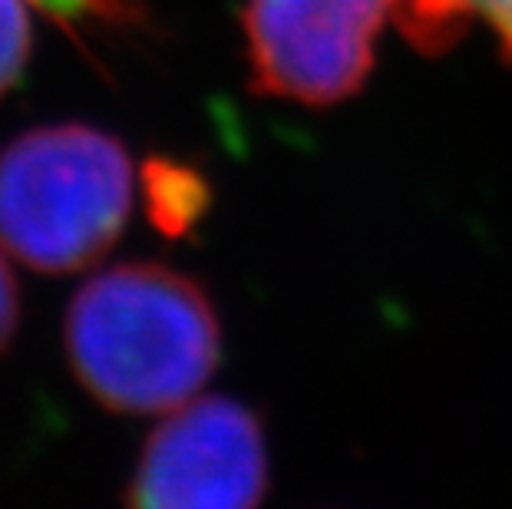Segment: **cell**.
Segmentation results:
<instances>
[{
	"label": "cell",
	"instance_id": "6",
	"mask_svg": "<svg viewBox=\"0 0 512 509\" xmlns=\"http://www.w3.org/2000/svg\"><path fill=\"white\" fill-rule=\"evenodd\" d=\"M143 182L149 219L166 235H185L209 209V186H205L202 172L182 166V162H146Z\"/></svg>",
	"mask_w": 512,
	"mask_h": 509
},
{
	"label": "cell",
	"instance_id": "1",
	"mask_svg": "<svg viewBox=\"0 0 512 509\" xmlns=\"http://www.w3.org/2000/svg\"><path fill=\"white\" fill-rule=\"evenodd\" d=\"M67 354L76 381L103 407L172 414L219 367V314L189 275L156 262L116 265L76 291Z\"/></svg>",
	"mask_w": 512,
	"mask_h": 509
},
{
	"label": "cell",
	"instance_id": "4",
	"mask_svg": "<svg viewBox=\"0 0 512 509\" xmlns=\"http://www.w3.org/2000/svg\"><path fill=\"white\" fill-rule=\"evenodd\" d=\"M387 14L390 0H248L242 24L255 90L304 106L354 96Z\"/></svg>",
	"mask_w": 512,
	"mask_h": 509
},
{
	"label": "cell",
	"instance_id": "3",
	"mask_svg": "<svg viewBox=\"0 0 512 509\" xmlns=\"http://www.w3.org/2000/svg\"><path fill=\"white\" fill-rule=\"evenodd\" d=\"M271 483L265 427L238 400L209 397L172 410L146 440L126 503L139 509H252Z\"/></svg>",
	"mask_w": 512,
	"mask_h": 509
},
{
	"label": "cell",
	"instance_id": "5",
	"mask_svg": "<svg viewBox=\"0 0 512 509\" xmlns=\"http://www.w3.org/2000/svg\"><path fill=\"white\" fill-rule=\"evenodd\" d=\"M390 17L410 47L427 57L453 50L473 20H486L512 63V0H390Z\"/></svg>",
	"mask_w": 512,
	"mask_h": 509
},
{
	"label": "cell",
	"instance_id": "2",
	"mask_svg": "<svg viewBox=\"0 0 512 509\" xmlns=\"http://www.w3.org/2000/svg\"><path fill=\"white\" fill-rule=\"evenodd\" d=\"M133 162L110 133L40 126L0 153V245L34 272H80L126 229Z\"/></svg>",
	"mask_w": 512,
	"mask_h": 509
},
{
	"label": "cell",
	"instance_id": "8",
	"mask_svg": "<svg viewBox=\"0 0 512 509\" xmlns=\"http://www.w3.org/2000/svg\"><path fill=\"white\" fill-rule=\"evenodd\" d=\"M17 314H20L17 281H14V275H10L4 255H0V354L7 351V344L17 331Z\"/></svg>",
	"mask_w": 512,
	"mask_h": 509
},
{
	"label": "cell",
	"instance_id": "7",
	"mask_svg": "<svg viewBox=\"0 0 512 509\" xmlns=\"http://www.w3.org/2000/svg\"><path fill=\"white\" fill-rule=\"evenodd\" d=\"M30 60L27 0H0V96L20 80Z\"/></svg>",
	"mask_w": 512,
	"mask_h": 509
}]
</instances>
